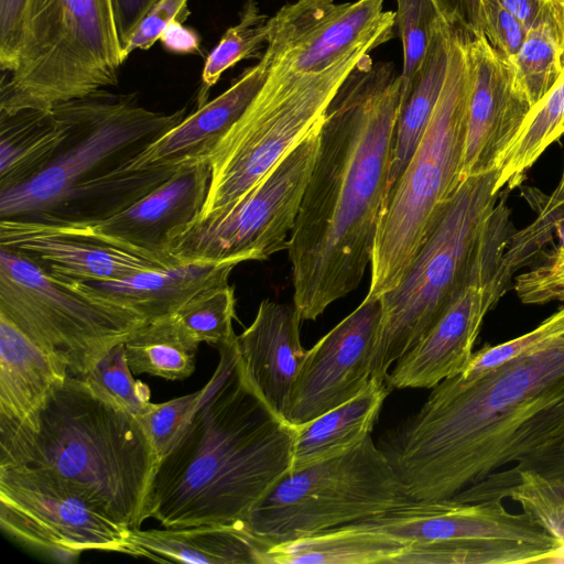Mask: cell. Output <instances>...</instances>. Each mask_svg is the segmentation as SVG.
<instances>
[{
  "mask_svg": "<svg viewBox=\"0 0 564 564\" xmlns=\"http://www.w3.org/2000/svg\"><path fill=\"white\" fill-rule=\"evenodd\" d=\"M474 360L486 372L443 380L378 444L412 500L452 498L564 433V306Z\"/></svg>",
  "mask_w": 564,
  "mask_h": 564,
  "instance_id": "cell-1",
  "label": "cell"
},
{
  "mask_svg": "<svg viewBox=\"0 0 564 564\" xmlns=\"http://www.w3.org/2000/svg\"><path fill=\"white\" fill-rule=\"evenodd\" d=\"M400 99L394 64L368 53L327 107L288 248L301 321L356 290L371 263Z\"/></svg>",
  "mask_w": 564,
  "mask_h": 564,
  "instance_id": "cell-2",
  "label": "cell"
},
{
  "mask_svg": "<svg viewBox=\"0 0 564 564\" xmlns=\"http://www.w3.org/2000/svg\"><path fill=\"white\" fill-rule=\"evenodd\" d=\"M217 349L198 406L154 473L149 518L164 528L246 522L292 468L295 426L257 390L237 336Z\"/></svg>",
  "mask_w": 564,
  "mask_h": 564,
  "instance_id": "cell-3",
  "label": "cell"
},
{
  "mask_svg": "<svg viewBox=\"0 0 564 564\" xmlns=\"http://www.w3.org/2000/svg\"><path fill=\"white\" fill-rule=\"evenodd\" d=\"M158 463L141 421L86 377L68 376L29 419L0 421V468L55 474L130 530L149 518Z\"/></svg>",
  "mask_w": 564,
  "mask_h": 564,
  "instance_id": "cell-4",
  "label": "cell"
},
{
  "mask_svg": "<svg viewBox=\"0 0 564 564\" xmlns=\"http://www.w3.org/2000/svg\"><path fill=\"white\" fill-rule=\"evenodd\" d=\"M498 170L463 180L442 205L399 283L382 294L371 378L389 369L440 319L471 282L494 275L511 236L497 206Z\"/></svg>",
  "mask_w": 564,
  "mask_h": 564,
  "instance_id": "cell-5",
  "label": "cell"
},
{
  "mask_svg": "<svg viewBox=\"0 0 564 564\" xmlns=\"http://www.w3.org/2000/svg\"><path fill=\"white\" fill-rule=\"evenodd\" d=\"M467 33L454 26L445 83L427 128L379 218L368 295L393 289L462 182L470 91Z\"/></svg>",
  "mask_w": 564,
  "mask_h": 564,
  "instance_id": "cell-6",
  "label": "cell"
},
{
  "mask_svg": "<svg viewBox=\"0 0 564 564\" xmlns=\"http://www.w3.org/2000/svg\"><path fill=\"white\" fill-rule=\"evenodd\" d=\"M394 28L395 21L382 25L319 72L296 73L269 65L265 83L208 156L210 180L198 216L234 203L260 182L325 119L350 70L364 55L390 41Z\"/></svg>",
  "mask_w": 564,
  "mask_h": 564,
  "instance_id": "cell-7",
  "label": "cell"
},
{
  "mask_svg": "<svg viewBox=\"0 0 564 564\" xmlns=\"http://www.w3.org/2000/svg\"><path fill=\"white\" fill-rule=\"evenodd\" d=\"M124 61L112 0H29L0 112L51 110L115 86Z\"/></svg>",
  "mask_w": 564,
  "mask_h": 564,
  "instance_id": "cell-8",
  "label": "cell"
},
{
  "mask_svg": "<svg viewBox=\"0 0 564 564\" xmlns=\"http://www.w3.org/2000/svg\"><path fill=\"white\" fill-rule=\"evenodd\" d=\"M67 134L48 164L24 183L0 189V219L32 218L73 191L126 167L152 142L180 123L185 108L149 110L133 95L105 89L53 107Z\"/></svg>",
  "mask_w": 564,
  "mask_h": 564,
  "instance_id": "cell-9",
  "label": "cell"
},
{
  "mask_svg": "<svg viewBox=\"0 0 564 564\" xmlns=\"http://www.w3.org/2000/svg\"><path fill=\"white\" fill-rule=\"evenodd\" d=\"M409 500L388 457L368 436L341 454L290 470L245 523L269 549L367 520Z\"/></svg>",
  "mask_w": 564,
  "mask_h": 564,
  "instance_id": "cell-10",
  "label": "cell"
},
{
  "mask_svg": "<svg viewBox=\"0 0 564 564\" xmlns=\"http://www.w3.org/2000/svg\"><path fill=\"white\" fill-rule=\"evenodd\" d=\"M367 520L410 544L394 564L564 562V546L527 512H509L501 499H411Z\"/></svg>",
  "mask_w": 564,
  "mask_h": 564,
  "instance_id": "cell-11",
  "label": "cell"
},
{
  "mask_svg": "<svg viewBox=\"0 0 564 564\" xmlns=\"http://www.w3.org/2000/svg\"><path fill=\"white\" fill-rule=\"evenodd\" d=\"M0 315L83 377L144 323L135 312L50 274L0 247Z\"/></svg>",
  "mask_w": 564,
  "mask_h": 564,
  "instance_id": "cell-12",
  "label": "cell"
},
{
  "mask_svg": "<svg viewBox=\"0 0 564 564\" xmlns=\"http://www.w3.org/2000/svg\"><path fill=\"white\" fill-rule=\"evenodd\" d=\"M324 120L234 203L197 216L173 239L175 261H261L288 250Z\"/></svg>",
  "mask_w": 564,
  "mask_h": 564,
  "instance_id": "cell-13",
  "label": "cell"
},
{
  "mask_svg": "<svg viewBox=\"0 0 564 564\" xmlns=\"http://www.w3.org/2000/svg\"><path fill=\"white\" fill-rule=\"evenodd\" d=\"M0 525L25 547L59 563L85 551L123 553L127 529L55 474L0 468Z\"/></svg>",
  "mask_w": 564,
  "mask_h": 564,
  "instance_id": "cell-14",
  "label": "cell"
},
{
  "mask_svg": "<svg viewBox=\"0 0 564 564\" xmlns=\"http://www.w3.org/2000/svg\"><path fill=\"white\" fill-rule=\"evenodd\" d=\"M209 180L208 159L192 161L130 207L109 218L77 224L26 221L44 230L93 239L162 265H171L177 262L170 254L172 241L199 215Z\"/></svg>",
  "mask_w": 564,
  "mask_h": 564,
  "instance_id": "cell-15",
  "label": "cell"
},
{
  "mask_svg": "<svg viewBox=\"0 0 564 564\" xmlns=\"http://www.w3.org/2000/svg\"><path fill=\"white\" fill-rule=\"evenodd\" d=\"M394 20L395 12L384 10L383 0H296L270 17L262 56L272 67L319 72Z\"/></svg>",
  "mask_w": 564,
  "mask_h": 564,
  "instance_id": "cell-16",
  "label": "cell"
},
{
  "mask_svg": "<svg viewBox=\"0 0 564 564\" xmlns=\"http://www.w3.org/2000/svg\"><path fill=\"white\" fill-rule=\"evenodd\" d=\"M381 317V297L367 294L355 311L306 350L288 413L292 425L345 403L368 384Z\"/></svg>",
  "mask_w": 564,
  "mask_h": 564,
  "instance_id": "cell-17",
  "label": "cell"
},
{
  "mask_svg": "<svg viewBox=\"0 0 564 564\" xmlns=\"http://www.w3.org/2000/svg\"><path fill=\"white\" fill-rule=\"evenodd\" d=\"M470 91L462 181L498 170L532 106L517 89L511 68L484 34L467 35Z\"/></svg>",
  "mask_w": 564,
  "mask_h": 564,
  "instance_id": "cell-18",
  "label": "cell"
},
{
  "mask_svg": "<svg viewBox=\"0 0 564 564\" xmlns=\"http://www.w3.org/2000/svg\"><path fill=\"white\" fill-rule=\"evenodd\" d=\"M505 293L496 281L468 284L430 330L388 373L390 388L433 389L463 372L487 312Z\"/></svg>",
  "mask_w": 564,
  "mask_h": 564,
  "instance_id": "cell-19",
  "label": "cell"
},
{
  "mask_svg": "<svg viewBox=\"0 0 564 564\" xmlns=\"http://www.w3.org/2000/svg\"><path fill=\"white\" fill-rule=\"evenodd\" d=\"M0 247L17 251L68 282L121 280L166 267L111 245L41 229L23 219H0Z\"/></svg>",
  "mask_w": 564,
  "mask_h": 564,
  "instance_id": "cell-20",
  "label": "cell"
},
{
  "mask_svg": "<svg viewBox=\"0 0 564 564\" xmlns=\"http://www.w3.org/2000/svg\"><path fill=\"white\" fill-rule=\"evenodd\" d=\"M300 322L294 305L263 300L253 322L237 336L249 378L273 411L286 421L293 387L306 355L300 340Z\"/></svg>",
  "mask_w": 564,
  "mask_h": 564,
  "instance_id": "cell-21",
  "label": "cell"
},
{
  "mask_svg": "<svg viewBox=\"0 0 564 564\" xmlns=\"http://www.w3.org/2000/svg\"><path fill=\"white\" fill-rule=\"evenodd\" d=\"M268 75L269 64L261 56L257 64L246 68L223 94L198 106L197 110L130 160L126 169L182 165L208 159L257 96Z\"/></svg>",
  "mask_w": 564,
  "mask_h": 564,
  "instance_id": "cell-22",
  "label": "cell"
},
{
  "mask_svg": "<svg viewBox=\"0 0 564 564\" xmlns=\"http://www.w3.org/2000/svg\"><path fill=\"white\" fill-rule=\"evenodd\" d=\"M236 265L234 262L177 261L121 280L70 283L124 306L149 322L173 315L202 292L228 284Z\"/></svg>",
  "mask_w": 564,
  "mask_h": 564,
  "instance_id": "cell-23",
  "label": "cell"
},
{
  "mask_svg": "<svg viewBox=\"0 0 564 564\" xmlns=\"http://www.w3.org/2000/svg\"><path fill=\"white\" fill-rule=\"evenodd\" d=\"M268 546L245 522L129 530L124 554L156 562L265 564Z\"/></svg>",
  "mask_w": 564,
  "mask_h": 564,
  "instance_id": "cell-24",
  "label": "cell"
},
{
  "mask_svg": "<svg viewBox=\"0 0 564 564\" xmlns=\"http://www.w3.org/2000/svg\"><path fill=\"white\" fill-rule=\"evenodd\" d=\"M68 376L59 359L0 315V421L36 414Z\"/></svg>",
  "mask_w": 564,
  "mask_h": 564,
  "instance_id": "cell-25",
  "label": "cell"
},
{
  "mask_svg": "<svg viewBox=\"0 0 564 564\" xmlns=\"http://www.w3.org/2000/svg\"><path fill=\"white\" fill-rule=\"evenodd\" d=\"M409 545L362 520L274 544L265 564H393Z\"/></svg>",
  "mask_w": 564,
  "mask_h": 564,
  "instance_id": "cell-26",
  "label": "cell"
},
{
  "mask_svg": "<svg viewBox=\"0 0 564 564\" xmlns=\"http://www.w3.org/2000/svg\"><path fill=\"white\" fill-rule=\"evenodd\" d=\"M389 390L386 381L371 378L350 400L295 426L291 470L341 454L370 436Z\"/></svg>",
  "mask_w": 564,
  "mask_h": 564,
  "instance_id": "cell-27",
  "label": "cell"
},
{
  "mask_svg": "<svg viewBox=\"0 0 564 564\" xmlns=\"http://www.w3.org/2000/svg\"><path fill=\"white\" fill-rule=\"evenodd\" d=\"M453 29L454 25L447 20L437 28L425 59L409 88L401 94L393 134L388 192L415 152L440 99L448 68Z\"/></svg>",
  "mask_w": 564,
  "mask_h": 564,
  "instance_id": "cell-28",
  "label": "cell"
},
{
  "mask_svg": "<svg viewBox=\"0 0 564 564\" xmlns=\"http://www.w3.org/2000/svg\"><path fill=\"white\" fill-rule=\"evenodd\" d=\"M182 165L141 170L122 167L73 191L54 207L35 217L17 219L44 224H77L102 220L130 207L169 180Z\"/></svg>",
  "mask_w": 564,
  "mask_h": 564,
  "instance_id": "cell-29",
  "label": "cell"
},
{
  "mask_svg": "<svg viewBox=\"0 0 564 564\" xmlns=\"http://www.w3.org/2000/svg\"><path fill=\"white\" fill-rule=\"evenodd\" d=\"M66 134L67 127L53 108L0 112V189L20 185L41 172Z\"/></svg>",
  "mask_w": 564,
  "mask_h": 564,
  "instance_id": "cell-30",
  "label": "cell"
},
{
  "mask_svg": "<svg viewBox=\"0 0 564 564\" xmlns=\"http://www.w3.org/2000/svg\"><path fill=\"white\" fill-rule=\"evenodd\" d=\"M508 64L517 89L533 108L553 88L564 69V2L549 1Z\"/></svg>",
  "mask_w": 564,
  "mask_h": 564,
  "instance_id": "cell-31",
  "label": "cell"
},
{
  "mask_svg": "<svg viewBox=\"0 0 564 564\" xmlns=\"http://www.w3.org/2000/svg\"><path fill=\"white\" fill-rule=\"evenodd\" d=\"M511 498L517 501L540 527L564 546V481L552 480L523 470L510 476L489 475L466 487L452 499L479 502Z\"/></svg>",
  "mask_w": 564,
  "mask_h": 564,
  "instance_id": "cell-32",
  "label": "cell"
},
{
  "mask_svg": "<svg viewBox=\"0 0 564 564\" xmlns=\"http://www.w3.org/2000/svg\"><path fill=\"white\" fill-rule=\"evenodd\" d=\"M198 344L181 330L173 315L144 322L124 340L133 375L183 380L196 367Z\"/></svg>",
  "mask_w": 564,
  "mask_h": 564,
  "instance_id": "cell-33",
  "label": "cell"
},
{
  "mask_svg": "<svg viewBox=\"0 0 564 564\" xmlns=\"http://www.w3.org/2000/svg\"><path fill=\"white\" fill-rule=\"evenodd\" d=\"M564 134V69L557 83L530 111L498 166L495 189L519 186L528 170Z\"/></svg>",
  "mask_w": 564,
  "mask_h": 564,
  "instance_id": "cell-34",
  "label": "cell"
},
{
  "mask_svg": "<svg viewBox=\"0 0 564 564\" xmlns=\"http://www.w3.org/2000/svg\"><path fill=\"white\" fill-rule=\"evenodd\" d=\"M269 19L257 0L245 1L239 22L226 30L205 61L198 106L206 102L209 89L228 68L242 59L261 58L269 41Z\"/></svg>",
  "mask_w": 564,
  "mask_h": 564,
  "instance_id": "cell-35",
  "label": "cell"
},
{
  "mask_svg": "<svg viewBox=\"0 0 564 564\" xmlns=\"http://www.w3.org/2000/svg\"><path fill=\"white\" fill-rule=\"evenodd\" d=\"M235 289L229 284L209 289L184 304L173 317L181 330L196 344L216 348L234 338Z\"/></svg>",
  "mask_w": 564,
  "mask_h": 564,
  "instance_id": "cell-36",
  "label": "cell"
},
{
  "mask_svg": "<svg viewBox=\"0 0 564 564\" xmlns=\"http://www.w3.org/2000/svg\"><path fill=\"white\" fill-rule=\"evenodd\" d=\"M395 1V28L403 51V66L400 72L402 94L409 88L425 59L437 28L447 19L437 0Z\"/></svg>",
  "mask_w": 564,
  "mask_h": 564,
  "instance_id": "cell-37",
  "label": "cell"
},
{
  "mask_svg": "<svg viewBox=\"0 0 564 564\" xmlns=\"http://www.w3.org/2000/svg\"><path fill=\"white\" fill-rule=\"evenodd\" d=\"M129 367L124 341L112 347L93 368L83 376L107 391L139 420L152 408L149 387L133 378Z\"/></svg>",
  "mask_w": 564,
  "mask_h": 564,
  "instance_id": "cell-38",
  "label": "cell"
},
{
  "mask_svg": "<svg viewBox=\"0 0 564 564\" xmlns=\"http://www.w3.org/2000/svg\"><path fill=\"white\" fill-rule=\"evenodd\" d=\"M202 393L200 389L163 403H153L152 408L140 419L159 460L167 455L175 445L198 406Z\"/></svg>",
  "mask_w": 564,
  "mask_h": 564,
  "instance_id": "cell-39",
  "label": "cell"
},
{
  "mask_svg": "<svg viewBox=\"0 0 564 564\" xmlns=\"http://www.w3.org/2000/svg\"><path fill=\"white\" fill-rule=\"evenodd\" d=\"M514 290L524 304L564 301V256L546 253L538 265L516 278Z\"/></svg>",
  "mask_w": 564,
  "mask_h": 564,
  "instance_id": "cell-40",
  "label": "cell"
},
{
  "mask_svg": "<svg viewBox=\"0 0 564 564\" xmlns=\"http://www.w3.org/2000/svg\"><path fill=\"white\" fill-rule=\"evenodd\" d=\"M481 31L489 44L507 62L519 52L528 30L499 0H481Z\"/></svg>",
  "mask_w": 564,
  "mask_h": 564,
  "instance_id": "cell-41",
  "label": "cell"
},
{
  "mask_svg": "<svg viewBox=\"0 0 564 564\" xmlns=\"http://www.w3.org/2000/svg\"><path fill=\"white\" fill-rule=\"evenodd\" d=\"M188 0H159L140 22L123 48L124 58L135 50H148L160 40L170 23H184L191 14Z\"/></svg>",
  "mask_w": 564,
  "mask_h": 564,
  "instance_id": "cell-42",
  "label": "cell"
},
{
  "mask_svg": "<svg viewBox=\"0 0 564 564\" xmlns=\"http://www.w3.org/2000/svg\"><path fill=\"white\" fill-rule=\"evenodd\" d=\"M29 0H0V66L14 69L21 45Z\"/></svg>",
  "mask_w": 564,
  "mask_h": 564,
  "instance_id": "cell-43",
  "label": "cell"
},
{
  "mask_svg": "<svg viewBox=\"0 0 564 564\" xmlns=\"http://www.w3.org/2000/svg\"><path fill=\"white\" fill-rule=\"evenodd\" d=\"M523 470L535 473L546 479L564 481V433L510 468L491 475L510 476Z\"/></svg>",
  "mask_w": 564,
  "mask_h": 564,
  "instance_id": "cell-44",
  "label": "cell"
},
{
  "mask_svg": "<svg viewBox=\"0 0 564 564\" xmlns=\"http://www.w3.org/2000/svg\"><path fill=\"white\" fill-rule=\"evenodd\" d=\"M159 0H112L115 19L122 51L140 22Z\"/></svg>",
  "mask_w": 564,
  "mask_h": 564,
  "instance_id": "cell-45",
  "label": "cell"
},
{
  "mask_svg": "<svg viewBox=\"0 0 564 564\" xmlns=\"http://www.w3.org/2000/svg\"><path fill=\"white\" fill-rule=\"evenodd\" d=\"M441 10L452 25L475 36L482 34L480 19L481 0H437Z\"/></svg>",
  "mask_w": 564,
  "mask_h": 564,
  "instance_id": "cell-46",
  "label": "cell"
},
{
  "mask_svg": "<svg viewBox=\"0 0 564 564\" xmlns=\"http://www.w3.org/2000/svg\"><path fill=\"white\" fill-rule=\"evenodd\" d=\"M159 41L166 51L174 54H196L200 51L199 34L178 21L170 23Z\"/></svg>",
  "mask_w": 564,
  "mask_h": 564,
  "instance_id": "cell-47",
  "label": "cell"
},
{
  "mask_svg": "<svg viewBox=\"0 0 564 564\" xmlns=\"http://www.w3.org/2000/svg\"><path fill=\"white\" fill-rule=\"evenodd\" d=\"M529 30L542 15L550 0H499Z\"/></svg>",
  "mask_w": 564,
  "mask_h": 564,
  "instance_id": "cell-48",
  "label": "cell"
},
{
  "mask_svg": "<svg viewBox=\"0 0 564 564\" xmlns=\"http://www.w3.org/2000/svg\"><path fill=\"white\" fill-rule=\"evenodd\" d=\"M562 205H564V164L557 186L555 187L554 192L547 197L544 205L540 208L538 216H547Z\"/></svg>",
  "mask_w": 564,
  "mask_h": 564,
  "instance_id": "cell-49",
  "label": "cell"
},
{
  "mask_svg": "<svg viewBox=\"0 0 564 564\" xmlns=\"http://www.w3.org/2000/svg\"><path fill=\"white\" fill-rule=\"evenodd\" d=\"M560 1L564 2V0H560Z\"/></svg>",
  "mask_w": 564,
  "mask_h": 564,
  "instance_id": "cell-50",
  "label": "cell"
}]
</instances>
